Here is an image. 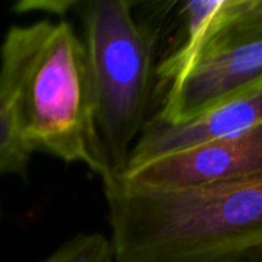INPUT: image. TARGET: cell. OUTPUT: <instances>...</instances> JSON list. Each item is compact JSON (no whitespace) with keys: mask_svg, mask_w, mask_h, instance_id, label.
<instances>
[{"mask_svg":"<svg viewBox=\"0 0 262 262\" xmlns=\"http://www.w3.org/2000/svg\"><path fill=\"white\" fill-rule=\"evenodd\" d=\"M117 262H249L262 256V177L186 189L103 183Z\"/></svg>","mask_w":262,"mask_h":262,"instance_id":"obj_1","label":"cell"},{"mask_svg":"<svg viewBox=\"0 0 262 262\" xmlns=\"http://www.w3.org/2000/svg\"><path fill=\"white\" fill-rule=\"evenodd\" d=\"M0 103L31 154L95 172L84 46L69 20L43 18L6 31Z\"/></svg>","mask_w":262,"mask_h":262,"instance_id":"obj_2","label":"cell"},{"mask_svg":"<svg viewBox=\"0 0 262 262\" xmlns=\"http://www.w3.org/2000/svg\"><path fill=\"white\" fill-rule=\"evenodd\" d=\"M129 0L72 2L86 55L95 175H124L135 143L152 117L161 28Z\"/></svg>","mask_w":262,"mask_h":262,"instance_id":"obj_3","label":"cell"},{"mask_svg":"<svg viewBox=\"0 0 262 262\" xmlns=\"http://www.w3.org/2000/svg\"><path fill=\"white\" fill-rule=\"evenodd\" d=\"M262 177V124L154 160L120 177L144 189H186Z\"/></svg>","mask_w":262,"mask_h":262,"instance_id":"obj_4","label":"cell"},{"mask_svg":"<svg viewBox=\"0 0 262 262\" xmlns=\"http://www.w3.org/2000/svg\"><path fill=\"white\" fill-rule=\"evenodd\" d=\"M262 86V37L209 48L184 81L163 97L154 115L183 123Z\"/></svg>","mask_w":262,"mask_h":262,"instance_id":"obj_5","label":"cell"},{"mask_svg":"<svg viewBox=\"0 0 262 262\" xmlns=\"http://www.w3.org/2000/svg\"><path fill=\"white\" fill-rule=\"evenodd\" d=\"M259 124H262V86L183 123H166L152 115L132 149L126 172Z\"/></svg>","mask_w":262,"mask_h":262,"instance_id":"obj_6","label":"cell"},{"mask_svg":"<svg viewBox=\"0 0 262 262\" xmlns=\"http://www.w3.org/2000/svg\"><path fill=\"white\" fill-rule=\"evenodd\" d=\"M41 262H117L111 238L103 233H78Z\"/></svg>","mask_w":262,"mask_h":262,"instance_id":"obj_7","label":"cell"},{"mask_svg":"<svg viewBox=\"0 0 262 262\" xmlns=\"http://www.w3.org/2000/svg\"><path fill=\"white\" fill-rule=\"evenodd\" d=\"M32 154L21 143L8 112L0 103V178H25Z\"/></svg>","mask_w":262,"mask_h":262,"instance_id":"obj_8","label":"cell"},{"mask_svg":"<svg viewBox=\"0 0 262 262\" xmlns=\"http://www.w3.org/2000/svg\"><path fill=\"white\" fill-rule=\"evenodd\" d=\"M261 262H262V261H261Z\"/></svg>","mask_w":262,"mask_h":262,"instance_id":"obj_9","label":"cell"}]
</instances>
